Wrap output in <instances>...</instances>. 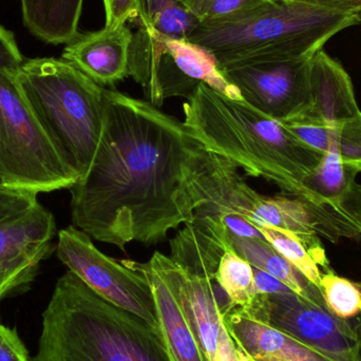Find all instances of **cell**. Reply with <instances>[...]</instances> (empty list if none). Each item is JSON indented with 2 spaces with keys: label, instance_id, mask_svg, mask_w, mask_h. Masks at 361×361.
<instances>
[{
  "label": "cell",
  "instance_id": "6da1fadb",
  "mask_svg": "<svg viewBox=\"0 0 361 361\" xmlns=\"http://www.w3.org/2000/svg\"><path fill=\"white\" fill-rule=\"evenodd\" d=\"M204 154L175 116L107 89L92 164L69 189L72 225L122 250L131 242L164 241L192 220L193 180Z\"/></svg>",
  "mask_w": 361,
  "mask_h": 361
},
{
  "label": "cell",
  "instance_id": "7a4b0ae2",
  "mask_svg": "<svg viewBox=\"0 0 361 361\" xmlns=\"http://www.w3.org/2000/svg\"><path fill=\"white\" fill-rule=\"evenodd\" d=\"M184 125L207 152L231 161L250 177L297 197L324 154L303 143L283 123L244 99L197 85L183 106Z\"/></svg>",
  "mask_w": 361,
  "mask_h": 361
},
{
  "label": "cell",
  "instance_id": "3957f363",
  "mask_svg": "<svg viewBox=\"0 0 361 361\" xmlns=\"http://www.w3.org/2000/svg\"><path fill=\"white\" fill-rule=\"evenodd\" d=\"M32 361H171L160 331L68 271L42 313Z\"/></svg>",
  "mask_w": 361,
  "mask_h": 361
},
{
  "label": "cell",
  "instance_id": "277c9868",
  "mask_svg": "<svg viewBox=\"0 0 361 361\" xmlns=\"http://www.w3.org/2000/svg\"><path fill=\"white\" fill-rule=\"evenodd\" d=\"M360 23L357 13L271 0L231 18L200 23L187 40L207 50L220 68L256 57L314 56L333 36Z\"/></svg>",
  "mask_w": 361,
  "mask_h": 361
},
{
  "label": "cell",
  "instance_id": "5b68a950",
  "mask_svg": "<svg viewBox=\"0 0 361 361\" xmlns=\"http://www.w3.org/2000/svg\"><path fill=\"white\" fill-rule=\"evenodd\" d=\"M23 97L63 160L82 178L105 118L106 90L63 59H25L15 72Z\"/></svg>",
  "mask_w": 361,
  "mask_h": 361
},
{
  "label": "cell",
  "instance_id": "8992f818",
  "mask_svg": "<svg viewBox=\"0 0 361 361\" xmlns=\"http://www.w3.org/2000/svg\"><path fill=\"white\" fill-rule=\"evenodd\" d=\"M238 167L205 150L193 180L195 210L173 240L180 252L202 263H218L231 250L229 235L264 239L248 221L260 193L244 180Z\"/></svg>",
  "mask_w": 361,
  "mask_h": 361
},
{
  "label": "cell",
  "instance_id": "52a82bcc",
  "mask_svg": "<svg viewBox=\"0 0 361 361\" xmlns=\"http://www.w3.org/2000/svg\"><path fill=\"white\" fill-rule=\"evenodd\" d=\"M0 178L4 186L37 195L70 189L80 179L44 133L13 71H0Z\"/></svg>",
  "mask_w": 361,
  "mask_h": 361
},
{
  "label": "cell",
  "instance_id": "ba28073f",
  "mask_svg": "<svg viewBox=\"0 0 361 361\" xmlns=\"http://www.w3.org/2000/svg\"><path fill=\"white\" fill-rule=\"evenodd\" d=\"M56 254L71 273L102 298L159 330L152 288L141 271L103 254L90 235L73 225L59 231Z\"/></svg>",
  "mask_w": 361,
  "mask_h": 361
},
{
  "label": "cell",
  "instance_id": "9c48e42d",
  "mask_svg": "<svg viewBox=\"0 0 361 361\" xmlns=\"http://www.w3.org/2000/svg\"><path fill=\"white\" fill-rule=\"evenodd\" d=\"M312 59L256 57L228 63L220 70L246 103L286 122L311 108Z\"/></svg>",
  "mask_w": 361,
  "mask_h": 361
},
{
  "label": "cell",
  "instance_id": "30bf717a",
  "mask_svg": "<svg viewBox=\"0 0 361 361\" xmlns=\"http://www.w3.org/2000/svg\"><path fill=\"white\" fill-rule=\"evenodd\" d=\"M241 309L330 360L361 361L353 324L333 315L324 305L305 300L296 293L257 295Z\"/></svg>",
  "mask_w": 361,
  "mask_h": 361
},
{
  "label": "cell",
  "instance_id": "8fae6325",
  "mask_svg": "<svg viewBox=\"0 0 361 361\" xmlns=\"http://www.w3.org/2000/svg\"><path fill=\"white\" fill-rule=\"evenodd\" d=\"M356 176L338 154L329 152L294 197L305 206L317 235L333 243L361 238V184Z\"/></svg>",
  "mask_w": 361,
  "mask_h": 361
},
{
  "label": "cell",
  "instance_id": "7c38bea8",
  "mask_svg": "<svg viewBox=\"0 0 361 361\" xmlns=\"http://www.w3.org/2000/svg\"><path fill=\"white\" fill-rule=\"evenodd\" d=\"M150 261L171 286L206 360L216 361L219 347L228 334L223 322L228 300L221 299L222 288L216 279L193 275L160 252Z\"/></svg>",
  "mask_w": 361,
  "mask_h": 361
},
{
  "label": "cell",
  "instance_id": "4fadbf2b",
  "mask_svg": "<svg viewBox=\"0 0 361 361\" xmlns=\"http://www.w3.org/2000/svg\"><path fill=\"white\" fill-rule=\"evenodd\" d=\"M129 76L143 88L148 102L160 108L169 97H188L197 82L180 71L171 37L147 23H139L129 53Z\"/></svg>",
  "mask_w": 361,
  "mask_h": 361
},
{
  "label": "cell",
  "instance_id": "5bb4252c",
  "mask_svg": "<svg viewBox=\"0 0 361 361\" xmlns=\"http://www.w3.org/2000/svg\"><path fill=\"white\" fill-rule=\"evenodd\" d=\"M133 37L127 25L78 34L66 44L61 59L75 66L99 86H112L129 76Z\"/></svg>",
  "mask_w": 361,
  "mask_h": 361
},
{
  "label": "cell",
  "instance_id": "9a60e30c",
  "mask_svg": "<svg viewBox=\"0 0 361 361\" xmlns=\"http://www.w3.org/2000/svg\"><path fill=\"white\" fill-rule=\"evenodd\" d=\"M223 322L238 347L250 361H332L286 333L252 317L241 307L226 310Z\"/></svg>",
  "mask_w": 361,
  "mask_h": 361
},
{
  "label": "cell",
  "instance_id": "2e32d148",
  "mask_svg": "<svg viewBox=\"0 0 361 361\" xmlns=\"http://www.w3.org/2000/svg\"><path fill=\"white\" fill-rule=\"evenodd\" d=\"M311 93V108L301 116L333 124L361 114L349 73L324 50L312 59Z\"/></svg>",
  "mask_w": 361,
  "mask_h": 361
},
{
  "label": "cell",
  "instance_id": "e0dca14e",
  "mask_svg": "<svg viewBox=\"0 0 361 361\" xmlns=\"http://www.w3.org/2000/svg\"><path fill=\"white\" fill-rule=\"evenodd\" d=\"M55 235L54 216L37 202L23 214L0 223V265H39L52 254Z\"/></svg>",
  "mask_w": 361,
  "mask_h": 361
},
{
  "label": "cell",
  "instance_id": "ac0fdd59",
  "mask_svg": "<svg viewBox=\"0 0 361 361\" xmlns=\"http://www.w3.org/2000/svg\"><path fill=\"white\" fill-rule=\"evenodd\" d=\"M122 262L141 271L149 282L156 305L159 330L171 360L207 361L175 294L156 265L150 260L146 263L130 260Z\"/></svg>",
  "mask_w": 361,
  "mask_h": 361
},
{
  "label": "cell",
  "instance_id": "d6986e66",
  "mask_svg": "<svg viewBox=\"0 0 361 361\" xmlns=\"http://www.w3.org/2000/svg\"><path fill=\"white\" fill-rule=\"evenodd\" d=\"M282 123L310 147L324 154L334 152L345 169L361 173V114L333 124L301 116Z\"/></svg>",
  "mask_w": 361,
  "mask_h": 361
},
{
  "label": "cell",
  "instance_id": "ffe728a7",
  "mask_svg": "<svg viewBox=\"0 0 361 361\" xmlns=\"http://www.w3.org/2000/svg\"><path fill=\"white\" fill-rule=\"evenodd\" d=\"M248 221L256 227H276L296 235L311 252L319 267L329 271L324 246L310 220L303 204L292 195L264 197L259 195L252 205Z\"/></svg>",
  "mask_w": 361,
  "mask_h": 361
},
{
  "label": "cell",
  "instance_id": "44dd1931",
  "mask_svg": "<svg viewBox=\"0 0 361 361\" xmlns=\"http://www.w3.org/2000/svg\"><path fill=\"white\" fill-rule=\"evenodd\" d=\"M27 31L48 44H67L78 37L84 0H20Z\"/></svg>",
  "mask_w": 361,
  "mask_h": 361
},
{
  "label": "cell",
  "instance_id": "7402d4cb",
  "mask_svg": "<svg viewBox=\"0 0 361 361\" xmlns=\"http://www.w3.org/2000/svg\"><path fill=\"white\" fill-rule=\"evenodd\" d=\"M229 244L231 250L252 267L271 274L305 300L326 307L320 288L295 269L267 240L229 235Z\"/></svg>",
  "mask_w": 361,
  "mask_h": 361
},
{
  "label": "cell",
  "instance_id": "603a6c76",
  "mask_svg": "<svg viewBox=\"0 0 361 361\" xmlns=\"http://www.w3.org/2000/svg\"><path fill=\"white\" fill-rule=\"evenodd\" d=\"M214 279L228 299V309L244 307L257 296L252 267L233 250L221 258Z\"/></svg>",
  "mask_w": 361,
  "mask_h": 361
},
{
  "label": "cell",
  "instance_id": "cb8c5ba5",
  "mask_svg": "<svg viewBox=\"0 0 361 361\" xmlns=\"http://www.w3.org/2000/svg\"><path fill=\"white\" fill-rule=\"evenodd\" d=\"M263 238L290 263L295 269H298L310 282L319 288V265L314 260L311 252L307 250L303 242L290 231L276 227H258Z\"/></svg>",
  "mask_w": 361,
  "mask_h": 361
},
{
  "label": "cell",
  "instance_id": "d4e9b609",
  "mask_svg": "<svg viewBox=\"0 0 361 361\" xmlns=\"http://www.w3.org/2000/svg\"><path fill=\"white\" fill-rule=\"evenodd\" d=\"M326 309L343 320L357 317L361 314V288L347 278L326 271L322 274L319 284Z\"/></svg>",
  "mask_w": 361,
  "mask_h": 361
},
{
  "label": "cell",
  "instance_id": "484cf974",
  "mask_svg": "<svg viewBox=\"0 0 361 361\" xmlns=\"http://www.w3.org/2000/svg\"><path fill=\"white\" fill-rule=\"evenodd\" d=\"M269 1L271 0H179L200 23L231 18Z\"/></svg>",
  "mask_w": 361,
  "mask_h": 361
},
{
  "label": "cell",
  "instance_id": "4316f807",
  "mask_svg": "<svg viewBox=\"0 0 361 361\" xmlns=\"http://www.w3.org/2000/svg\"><path fill=\"white\" fill-rule=\"evenodd\" d=\"M199 23L200 21L179 2L161 11L154 20L147 25H152L163 35L187 40Z\"/></svg>",
  "mask_w": 361,
  "mask_h": 361
},
{
  "label": "cell",
  "instance_id": "83f0119b",
  "mask_svg": "<svg viewBox=\"0 0 361 361\" xmlns=\"http://www.w3.org/2000/svg\"><path fill=\"white\" fill-rule=\"evenodd\" d=\"M37 267L38 265L29 262L0 265V301L25 290L35 278Z\"/></svg>",
  "mask_w": 361,
  "mask_h": 361
},
{
  "label": "cell",
  "instance_id": "f1b7e54d",
  "mask_svg": "<svg viewBox=\"0 0 361 361\" xmlns=\"http://www.w3.org/2000/svg\"><path fill=\"white\" fill-rule=\"evenodd\" d=\"M37 202V193L0 186V223L23 214Z\"/></svg>",
  "mask_w": 361,
  "mask_h": 361
},
{
  "label": "cell",
  "instance_id": "f546056e",
  "mask_svg": "<svg viewBox=\"0 0 361 361\" xmlns=\"http://www.w3.org/2000/svg\"><path fill=\"white\" fill-rule=\"evenodd\" d=\"M103 4L108 29L137 20L140 0H103Z\"/></svg>",
  "mask_w": 361,
  "mask_h": 361
},
{
  "label": "cell",
  "instance_id": "4dcf8cb0",
  "mask_svg": "<svg viewBox=\"0 0 361 361\" xmlns=\"http://www.w3.org/2000/svg\"><path fill=\"white\" fill-rule=\"evenodd\" d=\"M25 61L14 34L0 25V71L16 72Z\"/></svg>",
  "mask_w": 361,
  "mask_h": 361
},
{
  "label": "cell",
  "instance_id": "1f68e13d",
  "mask_svg": "<svg viewBox=\"0 0 361 361\" xmlns=\"http://www.w3.org/2000/svg\"><path fill=\"white\" fill-rule=\"evenodd\" d=\"M0 361H31L17 331L0 324Z\"/></svg>",
  "mask_w": 361,
  "mask_h": 361
},
{
  "label": "cell",
  "instance_id": "d6a6232c",
  "mask_svg": "<svg viewBox=\"0 0 361 361\" xmlns=\"http://www.w3.org/2000/svg\"><path fill=\"white\" fill-rule=\"evenodd\" d=\"M254 286L257 295H277L294 293L288 286L267 271L252 267Z\"/></svg>",
  "mask_w": 361,
  "mask_h": 361
},
{
  "label": "cell",
  "instance_id": "836d02e7",
  "mask_svg": "<svg viewBox=\"0 0 361 361\" xmlns=\"http://www.w3.org/2000/svg\"><path fill=\"white\" fill-rule=\"evenodd\" d=\"M177 4H179V0H140L137 21L152 23L161 11Z\"/></svg>",
  "mask_w": 361,
  "mask_h": 361
},
{
  "label": "cell",
  "instance_id": "e575fe53",
  "mask_svg": "<svg viewBox=\"0 0 361 361\" xmlns=\"http://www.w3.org/2000/svg\"><path fill=\"white\" fill-rule=\"evenodd\" d=\"M319 8L343 13H357L361 10V0H300Z\"/></svg>",
  "mask_w": 361,
  "mask_h": 361
},
{
  "label": "cell",
  "instance_id": "d590c367",
  "mask_svg": "<svg viewBox=\"0 0 361 361\" xmlns=\"http://www.w3.org/2000/svg\"><path fill=\"white\" fill-rule=\"evenodd\" d=\"M354 331H355L356 338H357L358 347H360V352L361 356V314L360 317L357 318L353 324Z\"/></svg>",
  "mask_w": 361,
  "mask_h": 361
},
{
  "label": "cell",
  "instance_id": "8d00e7d4",
  "mask_svg": "<svg viewBox=\"0 0 361 361\" xmlns=\"http://www.w3.org/2000/svg\"><path fill=\"white\" fill-rule=\"evenodd\" d=\"M256 361H286V360H277V358H265V360H256Z\"/></svg>",
  "mask_w": 361,
  "mask_h": 361
},
{
  "label": "cell",
  "instance_id": "74e56055",
  "mask_svg": "<svg viewBox=\"0 0 361 361\" xmlns=\"http://www.w3.org/2000/svg\"><path fill=\"white\" fill-rule=\"evenodd\" d=\"M0 186H4V182H2L1 178H0Z\"/></svg>",
  "mask_w": 361,
  "mask_h": 361
},
{
  "label": "cell",
  "instance_id": "f35d334b",
  "mask_svg": "<svg viewBox=\"0 0 361 361\" xmlns=\"http://www.w3.org/2000/svg\"><path fill=\"white\" fill-rule=\"evenodd\" d=\"M358 16H360V21L361 23V10L358 12Z\"/></svg>",
  "mask_w": 361,
  "mask_h": 361
},
{
  "label": "cell",
  "instance_id": "ab89813d",
  "mask_svg": "<svg viewBox=\"0 0 361 361\" xmlns=\"http://www.w3.org/2000/svg\"><path fill=\"white\" fill-rule=\"evenodd\" d=\"M358 286H360V288H361V283H360V284H358Z\"/></svg>",
  "mask_w": 361,
  "mask_h": 361
}]
</instances>
